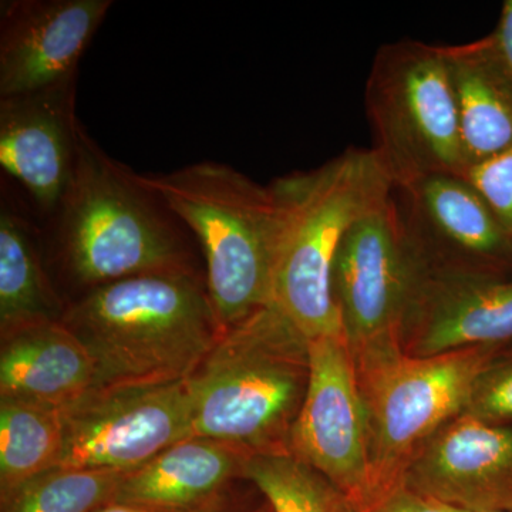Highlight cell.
<instances>
[{
	"mask_svg": "<svg viewBox=\"0 0 512 512\" xmlns=\"http://www.w3.org/2000/svg\"><path fill=\"white\" fill-rule=\"evenodd\" d=\"M62 323L92 355L99 387L185 382L225 332L194 272L96 286Z\"/></svg>",
	"mask_w": 512,
	"mask_h": 512,
	"instance_id": "obj_1",
	"label": "cell"
},
{
	"mask_svg": "<svg viewBox=\"0 0 512 512\" xmlns=\"http://www.w3.org/2000/svg\"><path fill=\"white\" fill-rule=\"evenodd\" d=\"M309 340L269 305L225 329L187 380L192 436L227 441L258 454H289L311 357Z\"/></svg>",
	"mask_w": 512,
	"mask_h": 512,
	"instance_id": "obj_2",
	"label": "cell"
},
{
	"mask_svg": "<svg viewBox=\"0 0 512 512\" xmlns=\"http://www.w3.org/2000/svg\"><path fill=\"white\" fill-rule=\"evenodd\" d=\"M282 229L272 302L309 340L345 336L332 293L340 242L367 212L389 200L393 181L372 148H348L311 171L276 178Z\"/></svg>",
	"mask_w": 512,
	"mask_h": 512,
	"instance_id": "obj_3",
	"label": "cell"
},
{
	"mask_svg": "<svg viewBox=\"0 0 512 512\" xmlns=\"http://www.w3.org/2000/svg\"><path fill=\"white\" fill-rule=\"evenodd\" d=\"M138 180L200 241L207 264L205 286L222 328L271 305L284 221L274 185L265 187L217 163L138 175Z\"/></svg>",
	"mask_w": 512,
	"mask_h": 512,
	"instance_id": "obj_4",
	"label": "cell"
},
{
	"mask_svg": "<svg viewBox=\"0 0 512 512\" xmlns=\"http://www.w3.org/2000/svg\"><path fill=\"white\" fill-rule=\"evenodd\" d=\"M167 207L107 156L80 123L72 178L59 208L70 274L89 289L141 275L192 274Z\"/></svg>",
	"mask_w": 512,
	"mask_h": 512,
	"instance_id": "obj_5",
	"label": "cell"
},
{
	"mask_svg": "<svg viewBox=\"0 0 512 512\" xmlns=\"http://www.w3.org/2000/svg\"><path fill=\"white\" fill-rule=\"evenodd\" d=\"M501 348L414 357L390 345L353 356L369 433L370 501L402 481L417 448L464 413L477 377Z\"/></svg>",
	"mask_w": 512,
	"mask_h": 512,
	"instance_id": "obj_6",
	"label": "cell"
},
{
	"mask_svg": "<svg viewBox=\"0 0 512 512\" xmlns=\"http://www.w3.org/2000/svg\"><path fill=\"white\" fill-rule=\"evenodd\" d=\"M372 151L394 185L466 174L444 46L403 39L377 50L366 82Z\"/></svg>",
	"mask_w": 512,
	"mask_h": 512,
	"instance_id": "obj_7",
	"label": "cell"
},
{
	"mask_svg": "<svg viewBox=\"0 0 512 512\" xmlns=\"http://www.w3.org/2000/svg\"><path fill=\"white\" fill-rule=\"evenodd\" d=\"M63 447L55 468L133 471L192 437L187 380L97 387L60 407Z\"/></svg>",
	"mask_w": 512,
	"mask_h": 512,
	"instance_id": "obj_8",
	"label": "cell"
},
{
	"mask_svg": "<svg viewBox=\"0 0 512 512\" xmlns=\"http://www.w3.org/2000/svg\"><path fill=\"white\" fill-rule=\"evenodd\" d=\"M404 247L426 271L512 276V237L464 175L394 185Z\"/></svg>",
	"mask_w": 512,
	"mask_h": 512,
	"instance_id": "obj_9",
	"label": "cell"
},
{
	"mask_svg": "<svg viewBox=\"0 0 512 512\" xmlns=\"http://www.w3.org/2000/svg\"><path fill=\"white\" fill-rule=\"evenodd\" d=\"M311 375L288 451L322 474L355 511L372 498L369 433L355 359L345 336L309 342Z\"/></svg>",
	"mask_w": 512,
	"mask_h": 512,
	"instance_id": "obj_10",
	"label": "cell"
},
{
	"mask_svg": "<svg viewBox=\"0 0 512 512\" xmlns=\"http://www.w3.org/2000/svg\"><path fill=\"white\" fill-rule=\"evenodd\" d=\"M412 275L390 195L348 229L333 264V299L353 356L400 345Z\"/></svg>",
	"mask_w": 512,
	"mask_h": 512,
	"instance_id": "obj_11",
	"label": "cell"
},
{
	"mask_svg": "<svg viewBox=\"0 0 512 512\" xmlns=\"http://www.w3.org/2000/svg\"><path fill=\"white\" fill-rule=\"evenodd\" d=\"M412 268L400 330L406 355L512 345V276L426 271L413 262Z\"/></svg>",
	"mask_w": 512,
	"mask_h": 512,
	"instance_id": "obj_12",
	"label": "cell"
},
{
	"mask_svg": "<svg viewBox=\"0 0 512 512\" xmlns=\"http://www.w3.org/2000/svg\"><path fill=\"white\" fill-rule=\"evenodd\" d=\"M0 13V99L76 80L111 0H12Z\"/></svg>",
	"mask_w": 512,
	"mask_h": 512,
	"instance_id": "obj_13",
	"label": "cell"
},
{
	"mask_svg": "<svg viewBox=\"0 0 512 512\" xmlns=\"http://www.w3.org/2000/svg\"><path fill=\"white\" fill-rule=\"evenodd\" d=\"M403 481L467 512H512V427L460 414L417 448Z\"/></svg>",
	"mask_w": 512,
	"mask_h": 512,
	"instance_id": "obj_14",
	"label": "cell"
},
{
	"mask_svg": "<svg viewBox=\"0 0 512 512\" xmlns=\"http://www.w3.org/2000/svg\"><path fill=\"white\" fill-rule=\"evenodd\" d=\"M74 104L76 80L0 99V164L45 212L57 211L72 178L80 126Z\"/></svg>",
	"mask_w": 512,
	"mask_h": 512,
	"instance_id": "obj_15",
	"label": "cell"
},
{
	"mask_svg": "<svg viewBox=\"0 0 512 512\" xmlns=\"http://www.w3.org/2000/svg\"><path fill=\"white\" fill-rule=\"evenodd\" d=\"M252 454L210 437L178 441L121 481L114 503L178 511L197 507L244 480Z\"/></svg>",
	"mask_w": 512,
	"mask_h": 512,
	"instance_id": "obj_16",
	"label": "cell"
},
{
	"mask_svg": "<svg viewBox=\"0 0 512 512\" xmlns=\"http://www.w3.org/2000/svg\"><path fill=\"white\" fill-rule=\"evenodd\" d=\"M99 387L89 350L62 322L2 336L0 397L60 407Z\"/></svg>",
	"mask_w": 512,
	"mask_h": 512,
	"instance_id": "obj_17",
	"label": "cell"
},
{
	"mask_svg": "<svg viewBox=\"0 0 512 512\" xmlns=\"http://www.w3.org/2000/svg\"><path fill=\"white\" fill-rule=\"evenodd\" d=\"M444 56L468 170L512 148V76L491 35Z\"/></svg>",
	"mask_w": 512,
	"mask_h": 512,
	"instance_id": "obj_18",
	"label": "cell"
},
{
	"mask_svg": "<svg viewBox=\"0 0 512 512\" xmlns=\"http://www.w3.org/2000/svg\"><path fill=\"white\" fill-rule=\"evenodd\" d=\"M66 308L47 281L29 225L2 205L0 212V333L62 322Z\"/></svg>",
	"mask_w": 512,
	"mask_h": 512,
	"instance_id": "obj_19",
	"label": "cell"
},
{
	"mask_svg": "<svg viewBox=\"0 0 512 512\" xmlns=\"http://www.w3.org/2000/svg\"><path fill=\"white\" fill-rule=\"evenodd\" d=\"M62 447L60 409L0 397V503L32 478L53 470Z\"/></svg>",
	"mask_w": 512,
	"mask_h": 512,
	"instance_id": "obj_20",
	"label": "cell"
},
{
	"mask_svg": "<svg viewBox=\"0 0 512 512\" xmlns=\"http://www.w3.org/2000/svg\"><path fill=\"white\" fill-rule=\"evenodd\" d=\"M244 480L274 512H355L335 485L291 454L252 456Z\"/></svg>",
	"mask_w": 512,
	"mask_h": 512,
	"instance_id": "obj_21",
	"label": "cell"
},
{
	"mask_svg": "<svg viewBox=\"0 0 512 512\" xmlns=\"http://www.w3.org/2000/svg\"><path fill=\"white\" fill-rule=\"evenodd\" d=\"M127 473L53 468L18 488L0 512H96L114 503Z\"/></svg>",
	"mask_w": 512,
	"mask_h": 512,
	"instance_id": "obj_22",
	"label": "cell"
},
{
	"mask_svg": "<svg viewBox=\"0 0 512 512\" xmlns=\"http://www.w3.org/2000/svg\"><path fill=\"white\" fill-rule=\"evenodd\" d=\"M463 414L485 423L512 427V345L498 350L484 367Z\"/></svg>",
	"mask_w": 512,
	"mask_h": 512,
	"instance_id": "obj_23",
	"label": "cell"
},
{
	"mask_svg": "<svg viewBox=\"0 0 512 512\" xmlns=\"http://www.w3.org/2000/svg\"><path fill=\"white\" fill-rule=\"evenodd\" d=\"M464 177L512 237V148L468 168Z\"/></svg>",
	"mask_w": 512,
	"mask_h": 512,
	"instance_id": "obj_24",
	"label": "cell"
},
{
	"mask_svg": "<svg viewBox=\"0 0 512 512\" xmlns=\"http://www.w3.org/2000/svg\"><path fill=\"white\" fill-rule=\"evenodd\" d=\"M264 507L265 498L254 485L248 483L245 487L238 483L207 503L188 508V510H150V508L134 507V505L111 503L96 512H261Z\"/></svg>",
	"mask_w": 512,
	"mask_h": 512,
	"instance_id": "obj_25",
	"label": "cell"
},
{
	"mask_svg": "<svg viewBox=\"0 0 512 512\" xmlns=\"http://www.w3.org/2000/svg\"><path fill=\"white\" fill-rule=\"evenodd\" d=\"M355 512H467L431 495L420 493L404 481L394 484Z\"/></svg>",
	"mask_w": 512,
	"mask_h": 512,
	"instance_id": "obj_26",
	"label": "cell"
},
{
	"mask_svg": "<svg viewBox=\"0 0 512 512\" xmlns=\"http://www.w3.org/2000/svg\"><path fill=\"white\" fill-rule=\"evenodd\" d=\"M490 35L512 76V0L503 3L500 19Z\"/></svg>",
	"mask_w": 512,
	"mask_h": 512,
	"instance_id": "obj_27",
	"label": "cell"
},
{
	"mask_svg": "<svg viewBox=\"0 0 512 512\" xmlns=\"http://www.w3.org/2000/svg\"><path fill=\"white\" fill-rule=\"evenodd\" d=\"M261 512H274V510H272L271 507H269V504L266 503L265 501V507H264V510H262Z\"/></svg>",
	"mask_w": 512,
	"mask_h": 512,
	"instance_id": "obj_28",
	"label": "cell"
}]
</instances>
